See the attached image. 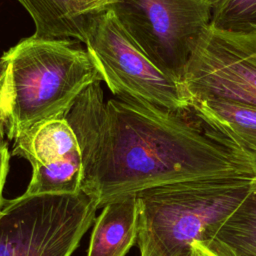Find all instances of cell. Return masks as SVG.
<instances>
[{"instance_id": "13", "label": "cell", "mask_w": 256, "mask_h": 256, "mask_svg": "<svg viewBox=\"0 0 256 256\" xmlns=\"http://www.w3.org/2000/svg\"><path fill=\"white\" fill-rule=\"evenodd\" d=\"M193 109L203 118L234 128L256 130V107L227 100L194 101Z\"/></svg>"}, {"instance_id": "11", "label": "cell", "mask_w": 256, "mask_h": 256, "mask_svg": "<svg viewBox=\"0 0 256 256\" xmlns=\"http://www.w3.org/2000/svg\"><path fill=\"white\" fill-rule=\"evenodd\" d=\"M200 242L219 256H256V182L241 204Z\"/></svg>"}, {"instance_id": "3", "label": "cell", "mask_w": 256, "mask_h": 256, "mask_svg": "<svg viewBox=\"0 0 256 256\" xmlns=\"http://www.w3.org/2000/svg\"><path fill=\"white\" fill-rule=\"evenodd\" d=\"M254 183L253 178L198 179L138 192L140 256H190L193 243L226 219Z\"/></svg>"}, {"instance_id": "15", "label": "cell", "mask_w": 256, "mask_h": 256, "mask_svg": "<svg viewBox=\"0 0 256 256\" xmlns=\"http://www.w3.org/2000/svg\"><path fill=\"white\" fill-rule=\"evenodd\" d=\"M197 113V112H196ZM198 114V113H197ZM199 115V114H198ZM200 116V115H199ZM204 121L225 135L248 159L256 182V130H243L234 128L216 121H212L200 116Z\"/></svg>"}, {"instance_id": "10", "label": "cell", "mask_w": 256, "mask_h": 256, "mask_svg": "<svg viewBox=\"0 0 256 256\" xmlns=\"http://www.w3.org/2000/svg\"><path fill=\"white\" fill-rule=\"evenodd\" d=\"M138 203L136 195L114 200L96 220L87 256H125L136 244Z\"/></svg>"}, {"instance_id": "1", "label": "cell", "mask_w": 256, "mask_h": 256, "mask_svg": "<svg viewBox=\"0 0 256 256\" xmlns=\"http://www.w3.org/2000/svg\"><path fill=\"white\" fill-rule=\"evenodd\" d=\"M102 81L77 98L65 118L81 151V190L98 209L166 184L253 178L244 153L192 108L171 111L121 99L104 101Z\"/></svg>"}, {"instance_id": "7", "label": "cell", "mask_w": 256, "mask_h": 256, "mask_svg": "<svg viewBox=\"0 0 256 256\" xmlns=\"http://www.w3.org/2000/svg\"><path fill=\"white\" fill-rule=\"evenodd\" d=\"M182 83L191 103L218 99L256 107V34L210 25L188 62Z\"/></svg>"}, {"instance_id": "16", "label": "cell", "mask_w": 256, "mask_h": 256, "mask_svg": "<svg viewBox=\"0 0 256 256\" xmlns=\"http://www.w3.org/2000/svg\"><path fill=\"white\" fill-rule=\"evenodd\" d=\"M11 154L8 149V145L4 140L0 141V209L4 203L3 191L6 183L8 171H9V162Z\"/></svg>"}, {"instance_id": "5", "label": "cell", "mask_w": 256, "mask_h": 256, "mask_svg": "<svg viewBox=\"0 0 256 256\" xmlns=\"http://www.w3.org/2000/svg\"><path fill=\"white\" fill-rule=\"evenodd\" d=\"M85 44L102 81L119 99L171 111L191 107L183 83L143 53L111 9L89 17Z\"/></svg>"}, {"instance_id": "19", "label": "cell", "mask_w": 256, "mask_h": 256, "mask_svg": "<svg viewBox=\"0 0 256 256\" xmlns=\"http://www.w3.org/2000/svg\"><path fill=\"white\" fill-rule=\"evenodd\" d=\"M4 135H5V128L0 120V141L1 140H4Z\"/></svg>"}, {"instance_id": "2", "label": "cell", "mask_w": 256, "mask_h": 256, "mask_svg": "<svg viewBox=\"0 0 256 256\" xmlns=\"http://www.w3.org/2000/svg\"><path fill=\"white\" fill-rule=\"evenodd\" d=\"M100 72L75 41L31 36L0 57V120L9 140L38 123L65 118Z\"/></svg>"}, {"instance_id": "20", "label": "cell", "mask_w": 256, "mask_h": 256, "mask_svg": "<svg viewBox=\"0 0 256 256\" xmlns=\"http://www.w3.org/2000/svg\"><path fill=\"white\" fill-rule=\"evenodd\" d=\"M204 1H206L207 3H209V4H211V5L213 6V5H214V4H216L219 0H204Z\"/></svg>"}, {"instance_id": "4", "label": "cell", "mask_w": 256, "mask_h": 256, "mask_svg": "<svg viewBox=\"0 0 256 256\" xmlns=\"http://www.w3.org/2000/svg\"><path fill=\"white\" fill-rule=\"evenodd\" d=\"M98 207L83 191L21 195L0 209V256H72Z\"/></svg>"}, {"instance_id": "12", "label": "cell", "mask_w": 256, "mask_h": 256, "mask_svg": "<svg viewBox=\"0 0 256 256\" xmlns=\"http://www.w3.org/2000/svg\"><path fill=\"white\" fill-rule=\"evenodd\" d=\"M83 179L82 158L67 159L57 163L32 168L25 196L69 195L81 192Z\"/></svg>"}, {"instance_id": "9", "label": "cell", "mask_w": 256, "mask_h": 256, "mask_svg": "<svg viewBox=\"0 0 256 256\" xmlns=\"http://www.w3.org/2000/svg\"><path fill=\"white\" fill-rule=\"evenodd\" d=\"M13 156L38 167L67 159L82 158L77 137L66 118L43 121L14 141Z\"/></svg>"}, {"instance_id": "17", "label": "cell", "mask_w": 256, "mask_h": 256, "mask_svg": "<svg viewBox=\"0 0 256 256\" xmlns=\"http://www.w3.org/2000/svg\"><path fill=\"white\" fill-rule=\"evenodd\" d=\"M190 256H219V255L211 251L200 241H195L191 247Z\"/></svg>"}, {"instance_id": "18", "label": "cell", "mask_w": 256, "mask_h": 256, "mask_svg": "<svg viewBox=\"0 0 256 256\" xmlns=\"http://www.w3.org/2000/svg\"><path fill=\"white\" fill-rule=\"evenodd\" d=\"M115 1L116 0H94V2L97 4L101 11L108 10Z\"/></svg>"}, {"instance_id": "6", "label": "cell", "mask_w": 256, "mask_h": 256, "mask_svg": "<svg viewBox=\"0 0 256 256\" xmlns=\"http://www.w3.org/2000/svg\"><path fill=\"white\" fill-rule=\"evenodd\" d=\"M213 6L204 0H116L109 9L143 53L164 73L180 80Z\"/></svg>"}, {"instance_id": "14", "label": "cell", "mask_w": 256, "mask_h": 256, "mask_svg": "<svg viewBox=\"0 0 256 256\" xmlns=\"http://www.w3.org/2000/svg\"><path fill=\"white\" fill-rule=\"evenodd\" d=\"M211 26L233 33L256 34V0H219L212 8Z\"/></svg>"}, {"instance_id": "8", "label": "cell", "mask_w": 256, "mask_h": 256, "mask_svg": "<svg viewBox=\"0 0 256 256\" xmlns=\"http://www.w3.org/2000/svg\"><path fill=\"white\" fill-rule=\"evenodd\" d=\"M35 25L34 36L84 42L89 17L103 12L94 0H17Z\"/></svg>"}]
</instances>
